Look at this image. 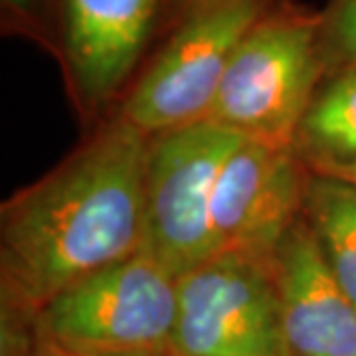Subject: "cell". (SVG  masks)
Listing matches in <instances>:
<instances>
[{"mask_svg":"<svg viewBox=\"0 0 356 356\" xmlns=\"http://www.w3.org/2000/svg\"><path fill=\"white\" fill-rule=\"evenodd\" d=\"M243 140L208 119L149 139L140 252L177 280L214 257L212 198L222 166Z\"/></svg>","mask_w":356,"mask_h":356,"instance_id":"277c9868","label":"cell"},{"mask_svg":"<svg viewBox=\"0 0 356 356\" xmlns=\"http://www.w3.org/2000/svg\"><path fill=\"white\" fill-rule=\"evenodd\" d=\"M177 277L145 252L56 295L34 332L65 356L170 355Z\"/></svg>","mask_w":356,"mask_h":356,"instance_id":"7a4b0ae2","label":"cell"},{"mask_svg":"<svg viewBox=\"0 0 356 356\" xmlns=\"http://www.w3.org/2000/svg\"><path fill=\"white\" fill-rule=\"evenodd\" d=\"M307 178L293 149L243 140L222 166L212 198L214 255L271 267L281 242L303 218Z\"/></svg>","mask_w":356,"mask_h":356,"instance_id":"52a82bcc","label":"cell"},{"mask_svg":"<svg viewBox=\"0 0 356 356\" xmlns=\"http://www.w3.org/2000/svg\"><path fill=\"white\" fill-rule=\"evenodd\" d=\"M18 356H65L64 353H60L58 348H54L51 344H48L46 341H42L38 334L34 332V343L30 346H20V353Z\"/></svg>","mask_w":356,"mask_h":356,"instance_id":"4fadbf2b","label":"cell"},{"mask_svg":"<svg viewBox=\"0 0 356 356\" xmlns=\"http://www.w3.org/2000/svg\"><path fill=\"white\" fill-rule=\"evenodd\" d=\"M295 140L311 154L315 172L356 163V67H344L313 97Z\"/></svg>","mask_w":356,"mask_h":356,"instance_id":"8fae6325","label":"cell"},{"mask_svg":"<svg viewBox=\"0 0 356 356\" xmlns=\"http://www.w3.org/2000/svg\"><path fill=\"white\" fill-rule=\"evenodd\" d=\"M321 175H329V177L343 178V180H348V182L356 184V163L339 166V168H331V170H325V172H321Z\"/></svg>","mask_w":356,"mask_h":356,"instance_id":"5bb4252c","label":"cell"},{"mask_svg":"<svg viewBox=\"0 0 356 356\" xmlns=\"http://www.w3.org/2000/svg\"><path fill=\"white\" fill-rule=\"evenodd\" d=\"M289 356H356V307L301 218L271 264Z\"/></svg>","mask_w":356,"mask_h":356,"instance_id":"ba28073f","label":"cell"},{"mask_svg":"<svg viewBox=\"0 0 356 356\" xmlns=\"http://www.w3.org/2000/svg\"><path fill=\"white\" fill-rule=\"evenodd\" d=\"M159 0H65V54L81 97L107 102L139 62Z\"/></svg>","mask_w":356,"mask_h":356,"instance_id":"9c48e42d","label":"cell"},{"mask_svg":"<svg viewBox=\"0 0 356 356\" xmlns=\"http://www.w3.org/2000/svg\"><path fill=\"white\" fill-rule=\"evenodd\" d=\"M186 6H188V14L194 10H200V8H208V6H214V4H222V2H229V0H184Z\"/></svg>","mask_w":356,"mask_h":356,"instance_id":"9a60e30c","label":"cell"},{"mask_svg":"<svg viewBox=\"0 0 356 356\" xmlns=\"http://www.w3.org/2000/svg\"><path fill=\"white\" fill-rule=\"evenodd\" d=\"M4 4H8L10 8H16V10H26L32 4V0H4Z\"/></svg>","mask_w":356,"mask_h":356,"instance_id":"2e32d148","label":"cell"},{"mask_svg":"<svg viewBox=\"0 0 356 356\" xmlns=\"http://www.w3.org/2000/svg\"><path fill=\"white\" fill-rule=\"evenodd\" d=\"M166 356H168V355H166Z\"/></svg>","mask_w":356,"mask_h":356,"instance_id":"ac0fdd59","label":"cell"},{"mask_svg":"<svg viewBox=\"0 0 356 356\" xmlns=\"http://www.w3.org/2000/svg\"><path fill=\"white\" fill-rule=\"evenodd\" d=\"M321 34L313 18H261L234 51L208 121L293 149L321 76Z\"/></svg>","mask_w":356,"mask_h":356,"instance_id":"3957f363","label":"cell"},{"mask_svg":"<svg viewBox=\"0 0 356 356\" xmlns=\"http://www.w3.org/2000/svg\"><path fill=\"white\" fill-rule=\"evenodd\" d=\"M303 220L332 277L356 307V184L313 172L307 178Z\"/></svg>","mask_w":356,"mask_h":356,"instance_id":"30bf717a","label":"cell"},{"mask_svg":"<svg viewBox=\"0 0 356 356\" xmlns=\"http://www.w3.org/2000/svg\"><path fill=\"white\" fill-rule=\"evenodd\" d=\"M170 355L289 356L271 267L220 254L178 277Z\"/></svg>","mask_w":356,"mask_h":356,"instance_id":"8992f818","label":"cell"},{"mask_svg":"<svg viewBox=\"0 0 356 356\" xmlns=\"http://www.w3.org/2000/svg\"><path fill=\"white\" fill-rule=\"evenodd\" d=\"M261 0H229L194 10L123 103L121 117L145 135L206 121L245 34L261 20Z\"/></svg>","mask_w":356,"mask_h":356,"instance_id":"5b68a950","label":"cell"},{"mask_svg":"<svg viewBox=\"0 0 356 356\" xmlns=\"http://www.w3.org/2000/svg\"><path fill=\"white\" fill-rule=\"evenodd\" d=\"M149 139L119 115L2 206L4 309L34 318L56 295L140 252Z\"/></svg>","mask_w":356,"mask_h":356,"instance_id":"6da1fadb","label":"cell"},{"mask_svg":"<svg viewBox=\"0 0 356 356\" xmlns=\"http://www.w3.org/2000/svg\"><path fill=\"white\" fill-rule=\"evenodd\" d=\"M323 34L346 67H356V0H339L332 6Z\"/></svg>","mask_w":356,"mask_h":356,"instance_id":"7c38bea8","label":"cell"},{"mask_svg":"<svg viewBox=\"0 0 356 356\" xmlns=\"http://www.w3.org/2000/svg\"><path fill=\"white\" fill-rule=\"evenodd\" d=\"M168 356H175V355H168Z\"/></svg>","mask_w":356,"mask_h":356,"instance_id":"e0dca14e","label":"cell"}]
</instances>
